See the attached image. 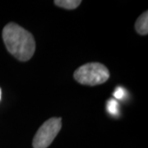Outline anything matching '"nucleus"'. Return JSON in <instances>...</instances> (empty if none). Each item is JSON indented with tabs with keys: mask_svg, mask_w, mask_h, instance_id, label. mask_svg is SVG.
<instances>
[{
	"mask_svg": "<svg viewBox=\"0 0 148 148\" xmlns=\"http://www.w3.org/2000/svg\"><path fill=\"white\" fill-rule=\"evenodd\" d=\"M54 3L60 8L73 10V9L77 8L82 3V1L80 0H55Z\"/></svg>",
	"mask_w": 148,
	"mask_h": 148,
	"instance_id": "39448f33",
	"label": "nucleus"
},
{
	"mask_svg": "<svg viewBox=\"0 0 148 148\" xmlns=\"http://www.w3.org/2000/svg\"><path fill=\"white\" fill-rule=\"evenodd\" d=\"M62 122L60 118H51L45 121L38 129L33 138L34 148H47L61 130Z\"/></svg>",
	"mask_w": 148,
	"mask_h": 148,
	"instance_id": "7ed1b4c3",
	"label": "nucleus"
},
{
	"mask_svg": "<svg viewBox=\"0 0 148 148\" xmlns=\"http://www.w3.org/2000/svg\"><path fill=\"white\" fill-rule=\"evenodd\" d=\"M110 77V72L100 63H89L79 67L74 72V78L80 84L96 86L103 84Z\"/></svg>",
	"mask_w": 148,
	"mask_h": 148,
	"instance_id": "f03ea898",
	"label": "nucleus"
},
{
	"mask_svg": "<svg viewBox=\"0 0 148 148\" xmlns=\"http://www.w3.org/2000/svg\"><path fill=\"white\" fill-rule=\"evenodd\" d=\"M3 40L8 51L20 61L30 60L35 53L36 42L33 36L14 22L4 27Z\"/></svg>",
	"mask_w": 148,
	"mask_h": 148,
	"instance_id": "f257e3e1",
	"label": "nucleus"
},
{
	"mask_svg": "<svg viewBox=\"0 0 148 148\" xmlns=\"http://www.w3.org/2000/svg\"><path fill=\"white\" fill-rule=\"evenodd\" d=\"M125 95V91L124 90L121 88V87H119V88H117L115 91H114V96L116 98V99H122L123 96Z\"/></svg>",
	"mask_w": 148,
	"mask_h": 148,
	"instance_id": "0eeeda50",
	"label": "nucleus"
},
{
	"mask_svg": "<svg viewBox=\"0 0 148 148\" xmlns=\"http://www.w3.org/2000/svg\"><path fill=\"white\" fill-rule=\"evenodd\" d=\"M135 28L138 34L146 36L148 34V12H145L138 17L135 23Z\"/></svg>",
	"mask_w": 148,
	"mask_h": 148,
	"instance_id": "20e7f679",
	"label": "nucleus"
},
{
	"mask_svg": "<svg viewBox=\"0 0 148 148\" xmlns=\"http://www.w3.org/2000/svg\"><path fill=\"white\" fill-rule=\"evenodd\" d=\"M106 108H107L108 112L113 115H117L119 113V104L114 100H110L108 101Z\"/></svg>",
	"mask_w": 148,
	"mask_h": 148,
	"instance_id": "423d86ee",
	"label": "nucleus"
},
{
	"mask_svg": "<svg viewBox=\"0 0 148 148\" xmlns=\"http://www.w3.org/2000/svg\"><path fill=\"white\" fill-rule=\"evenodd\" d=\"M1 94H2V90H1V88H0V100H1Z\"/></svg>",
	"mask_w": 148,
	"mask_h": 148,
	"instance_id": "6e6552de",
	"label": "nucleus"
}]
</instances>
